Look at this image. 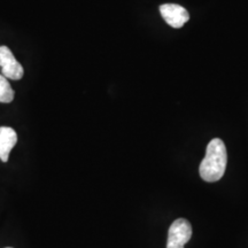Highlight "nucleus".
Listing matches in <instances>:
<instances>
[{
	"label": "nucleus",
	"mask_w": 248,
	"mask_h": 248,
	"mask_svg": "<svg viewBox=\"0 0 248 248\" xmlns=\"http://www.w3.org/2000/svg\"><path fill=\"white\" fill-rule=\"evenodd\" d=\"M228 153L223 140L219 138L213 139L206 150L204 159L201 161L199 172L203 181L214 183L219 181L224 176Z\"/></svg>",
	"instance_id": "f257e3e1"
},
{
	"label": "nucleus",
	"mask_w": 248,
	"mask_h": 248,
	"mask_svg": "<svg viewBox=\"0 0 248 248\" xmlns=\"http://www.w3.org/2000/svg\"><path fill=\"white\" fill-rule=\"evenodd\" d=\"M192 237L191 223L185 218H178L170 225L167 248H184Z\"/></svg>",
	"instance_id": "f03ea898"
},
{
	"label": "nucleus",
	"mask_w": 248,
	"mask_h": 248,
	"mask_svg": "<svg viewBox=\"0 0 248 248\" xmlns=\"http://www.w3.org/2000/svg\"><path fill=\"white\" fill-rule=\"evenodd\" d=\"M0 67L1 75H4L7 79L18 80L24 75L23 67L15 59L13 52L7 46H0Z\"/></svg>",
	"instance_id": "7ed1b4c3"
},
{
	"label": "nucleus",
	"mask_w": 248,
	"mask_h": 248,
	"mask_svg": "<svg viewBox=\"0 0 248 248\" xmlns=\"http://www.w3.org/2000/svg\"><path fill=\"white\" fill-rule=\"evenodd\" d=\"M160 13L163 20L170 27L179 29L190 20V15L187 11L181 5L177 4H164L160 6Z\"/></svg>",
	"instance_id": "20e7f679"
},
{
	"label": "nucleus",
	"mask_w": 248,
	"mask_h": 248,
	"mask_svg": "<svg viewBox=\"0 0 248 248\" xmlns=\"http://www.w3.org/2000/svg\"><path fill=\"white\" fill-rule=\"evenodd\" d=\"M17 142V133L11 126H0V160L7 162L9 154Z\"/></svg>",
	"instance_id": "39448f33"
},
{
	"label": "nucleus",
	"mask_w": 248,
	"mask_h": 248,
	"mask_svg": "<svg viewBox=\"0 0 248 248\" xmlns=\"http://www.w3.org/2000/svg\"><path fill=\"white\" fill-rule=\"evenodd\" d=\"M14 90L12 89L8 79L4 75H0V102L9 104L14 99Z\"/></svg>",
	"instance_id": "423d86ee"
},
{
	"label": "nucleus",
	"mask_w": 248,
	"mask_h": 248,
	"mask_svg": "<svg viewBox=\"0 0 248 248\" xmlns=\"http://www.w3.org/2000/svg\"><path fill=\"white\" fill-rule=\"evenodd\" d=\"M6 248H13V247H6Z\"/></svg>",
	"instance_id": "0eeeda50"
}]
</instances>
